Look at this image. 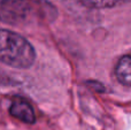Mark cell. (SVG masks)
I'll return each instance as SVG.
<instances>
[{
    "mask_svg": "<svg viewBox=\"0 0 131 130\" xmlns=\"http://www.w3.org/2000/svg\"><path fill=\"white\" fill-rule=\"evenodd\" d=\"M0 59L10 67L27 69L34 64L36 53L31 44L21 35L2 29Z\"/></svg>",
    "mask_w": 131,
    "mask_h": 130,
    "instance_id": "obj_1",
    "label": "cell"
},
{
    "mask_svg": "<svg viewBox=\"0 0 131 130\" xmlns=\"http://www.w3.org/2000/svg\"><path fill=\"white\" fill-rule=\"evenodd\" d=\"M9 114L24 123L31 124L36 121V115L32 106L22 98H15L12 101L9 106Z\"/></svg>",
    "mask_w": 131,
    "mask_h": 130,
    "instance_id": "obj_2",
    "label": "cell"
},
{
    "mask_svg": "<svg viewBox=\"0 0 131 130\" xmlns=\"http://www.w3.org/2000/svg\"><path fill=\"white\" fill-rule=\"evenodd\" d=\"M115 77L121 84L131 86V52L123 55L115 66Z\"/></svg>",
    "mask_w": 131,
    "mask_h": 130,
    "instance_id": "obj_3",
    "label": "cell"
},
{
    "mask_svg": "<svg viewBox=\"0 0 131 130\" xmlns=\"http://www.w3.org/2000/svg\"><path fill=\"white\" fill-rule=\"evenodd\" d=\"M81 1L88 8L104 9V8H111V7L116 6L120 2H122L123 0H81Z\"/></svg>",
    "mask_w": 131,
    "mask_h": 130,
    "instance_id": "obj_4",
    "label": "cell"
}]
</instances>
